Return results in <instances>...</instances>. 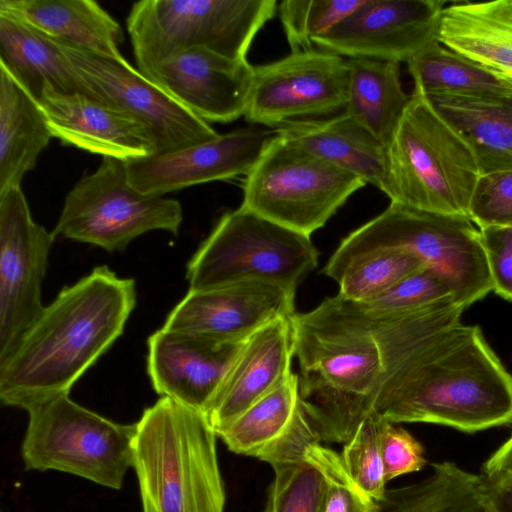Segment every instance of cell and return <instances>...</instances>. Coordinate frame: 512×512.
<instances>
[{
    "mask_svg": "<svg viewBox=\"0 0 512 512\" xmlns=\"http://www.w3.org/2000/svg\"><path fill=\"white\" fill-rule=\"evenodd\" d=\"M427 97L470 146L481 176L512 171V94Z\"/></svg>",
    "mask_w": 512,
    "mask_h": 512,
    "instance_id": "cell-25",
    "label": "cell"
},
{
    "mask_svg": "<svg viewBox=\"0 0 512 512\" xmlns=\"http://www.w3.org/2000/svg\"><path fill=\"white\" fill-rule=\"evenodd\" d=\"M348 96L343 112L387 149L408 106L399 63L348 58Z\"/></svg>",
    "mask_w": 512,
    "mask_h": 512,
    "instance_id": "cell-27",
    "label": "cell"
},
{
    "mask_svg": "<svg viewBox=\"0 0 512 512\" xmlns=\"http://www.w3.org/2000/svg\"><path fill=\"white\" fill-rule=\"evenodd\" d=\"M348 84L347 60L342 56L321 49L291 52L254 67L244 117L276 128L344 110Z\"/></svg>",
    "mask_w": 512,
    "mask_h": 512,
    "instance_id": "cell-13",
    "label": "cell"
},
{
    "mask_svg": "<svg viewBox=\"0 0 512 512\" xmlns=\"http://www.w3.org/2000/svg\"><path fill=\"white\" fill-rule=\"evenodd\" d=\"M366 184L277 133L245 177L241 206L310 236Z\"/></svg>",
    "mask_w": 512,
    "mask_h": 512,
    "instance_id": "cell-10",
    "label": "cell"
},
{
    "mask_svg": "<svg viewBox=\"0 0 512 512\" xmlns=\"http://www.w3.org/2000/svg\"><path fill=\"white\" fill-rule=\"evenodd\" d=\"M313 156L385 189L387 149L344 112L328 119H302L275 128Z\"/></svg>",
    "mask_w": 512,
    "mask_h": 512,
    "instance_id": "cell-24",
    "label": "cell"
},
{
    "mask_svg": "<svg viewBox=\"0 0 512 512\" xmlns=\"http://www.w3.org/2000/svg\"><path fill=\"white\" fill-rule=\"evenodd\" d=\"M136 284L107 265L62 288L0 361V401L28 410L69 394L122 335Z\"/></svg>",
    "mask_w": 512,
    "mask_h": 512,
    "instance_id": "cell-1",
    "label": "cell"
},
{
    "mask_svg": "<svg viewBox=\"0 0 512 512\" xmlns=\"http://www.w3.org/2000/svg\"><path fill=\"white\" fill-rule=\"evenodd\" d=\"M135 427L132 468L143 512H224L218 436L202 413L160 397Z\"/></svg>",
    "mask_w": 512,
    "mask_h": 512,
    "instance_id": "cell-4",
    "label": "cell"
},
{
    "mask_svg": "<svg viewBox=\"0 0 512 512\" xmlns=\"http://www.w3.org/2000/svg\"><path fill=\"white\" fill-rule=\"evenodd\" d=\"M414 89L424 95L500 96L512 88L438 41L407 62Z\"/></svg>",
    "mask_w": 512,
    "mask_h": 512,
    "instance_id": "cell-31",
    "label": "cell"
},
{
    "mask_svg": "<svg viewBox=\"0 0 512 512\" xmlns=\"http://www.w3.org/2000/svg\"><path fill=\"white\" fill-rule=\"evenodd\" d=\"M5 13L69 46L122 58L120 24L94 0H0Z\"/></svg>",
    "mask_w": 512,
    "mask_h": 512,
    "instance_id": "cell-23",
    "label": "cell"
},
{
    "mask_svg": "<svg viewBox=\"0 0 512 512\" xmlns=\"http://www.w3.org/2000/svg\"><path fill=\"white\" fill-rule=\"evenodd\" d=\"M51 138L39 103L0 66V193L20 187Z\"/></svg>",
    "mask_w": 512,
    "mask_h": 512,
    "instance_id": "cell-26",
    "label": "cell"
},
{
    "mask_svg": "<svg viewBox=\"0 0 512 512\" xmlns=\"http://www.w3.org/2000/svg\"><path fill=\"white\" fill-rule=\"evenodd\" d=\"M437 39L512 88V0L445 6Z\"/></svg>",
    "mask_w": 512,
    "mask_h": 512,
    "instance_id": "cell-22",
    "label": "cell"
},
{
    "mask_svg": "<svg viewBox=\"0 0 512 512\" xmlns=\"http://www.w3.org/2000/svg\"><path fill=\"white\" fill-rule=\"evenodd\" d=\"M55 238L33 220L21 187L0 193V361L44 308L42 283Z\"/></svg>",
    "mask_w": 512,
    "mask_h": 512,
    "instance_id": "cell-14",
    "label": "cell"
},
{
    "mask_svg": "<svg viewBox=\"0 0 512 512\" xmlns=\"http://www.w3.org/2000/svg\"><path fill=\"white\" fill-rule=\"evenodd\" d=\"M512 473V435L484 463L483 472Z\"/></svg>",
    "mask_w": 512,
    "mask_h": 512,
    "instance_id": "cell-42",
    "label": "cell"
},
{
    "mask_svg": "<svg viewBox=\"0 0 512 512\" xmlns=\"http://www.w3.org/2000/svg\"><path fill=\"white\" fill-rule=\"evenodd\" d=\"M299 406V378L292 372L219 431L217 436L230 451L257 457L288 429Z\"/></svg>",
    "mask_w": 512,
    "mask_h": 512,
    "instance_id": "cell-30",
    "label": "cell"
},
{
    "mask_svg": "<svg viewBox=\"0 0 512 512\" xmlns=\"http://www.w3.org/2000/svg\"><path fill=\"white\" fill-rule=\"evenodd\" d=\"M277 136L274 129L242 128L176 150L125 161L128 180L143 194L163 196L215 180L247 175Z\"/></svg>",
    "mask_w": 512,
    "mask_h": 512,
    "instance_id": "cell-16",
    "label": "cell"
},
{
    "mask_svg": "<svg viewBox=\"0 0 512 512\" xmlns=\"http://www.w3.org/2000/svg\"><path fill=\"white\" fill-rule=\"evenodd\" d=\"M275 0H141L126 19L137 69L185 49L246 59L254 37L277 13Z\"/></svg>",
    "mask_w": 512,
    "mask_h": 512,
    "instance_id": "cell-8",
    "label": "cell"
},
{
    "mask_svg": "<svg viewBox=\"0 0 512 512\" xmlns=\"http://www.w3.org/2000/svg\"><path fill=\"white\" fill-rule=\"evenodd\" d=\"M391 423L422 422L473 433L512 422V375L479 326L434 336L383 382L374 411Z\"/></svg>",
    "mask_w": 512,
    "mask_h": 512,
    "instance_id": "cell-2",
    "label": "cell"
},
{
    "mask_svg": "<svg viewBox=\"0 0 512 512\" xmlns=\"http://www.w3.org/2000/svg\"><path fill=\"white\" fill-rule=\"evenodd\" d=\"M375 249L415 255L444 277L467 307L493 291L480 230L467 216L390 202L382 213L345 237L329 260L341 261Z\"/></svg>",
    "mask_w": 512,
    "mask_h": 512,
    "instance_id": "cell-6",
    "label": "cell"
},
{
    "mask_svg": "<svg viewBox=\"0 0 512 512\" xmlns=\"http://www.w3.org/2000/svg\"><path fill=\"white\" fill-rule=\"evenodd\" d=\"M254 66L204 48L178 51L139 70L207 123L244 116Z\"/></svg>",
    "mask_w": 512,
    "mask_h": 512,
    "instance_id": "cell-18",
    "label": "cell"
},
{
    "mask_svg": "<svg viewBox=\"0 0 512 512\" xmlns=\"http://www.w3.org/2000/svg\"><path fill=\"white\" fill-rule=\"evenodd\" d=\"M318 265L310 236L240 206L226 212L187 264L189 290L249 281L295 290Z\"/></svg>",
    "mask_w": 512,
    "mask_h": 512,
    "instance_id": "cell-7",
    "label": "cell"
},
{
    "mask_svg": "<svg viewBox=\"0 0 512 512\" xmlns=\"http://www.w3.org/2000/svg\"><path fill=\"white\" fill-rule=\"evenodd\" d=\"M39 105L53 137L64 144L124 162L157 152L143 123L82 93L46 88Z\"/></svg>",
    "mask_w": 512,
    "mask_h": 512,
    "instance_id": "cell-21",
    "label": "cell"
},
{
    "mask_svg": "<svg viewBox=\"0 0 512 512\" xmlns=\"http://www.w3.org/2000/svg\"><path fill=\"white\" fill-rule=\"evenodd\" d=\"M272 468L274 479L264 512H319L323 479L304 457Z\"/></svg>",
    "mask_w": 512,
    "mask_h": 512,
    "instance_id": "cell-36",
    "label": "cell"
},
{
    "mask_svg": "<svg viewBox=\"0 0 512 512\" xmlns=\"http://www.w3.org/2000/svg\"><path fill=\"white\" fill-rule=\"evenodd\" d=\"M481 172L463 137L417 89L387 147L384 193L414 209L467 216Z\"/></svg>",
    "mask_w": 512,
    "mask_h": 512,
    "instance_id": "cell-5",
    "label": "cell"
},
{
    "mask_svg": "<svg viewBox=\"0 0 512 512\" xmlns=\"http://www.w3.org/2000/svg\"><path fill=\"white\" fill-rule=\"evenodd\" d=\"M424 267L425 263L411 253L375 249L341 261L328 260L322 272L338 283L337 295L363 303Z\"/></svg>",
    "mask_w": 512,
    "mask_h": 512,
    "instance_id": "cell-32",
    "label": "cell"
},
{
    "mask_svg": "<svg viewBox=\"0 0 512 512\" xmlns=\"http://www.w3.org/2000/svg\"><path fill=\"white\" fill-rule=\"evenodd\" d=\"M295 327L302 407L322 441L346 443L374 411L384 376L380 346L337 294L296 313Z\"/></svg>",
    "mask_w": 512,
    "mask_h": 512,
    "instance_id": "cell-3",
    "label": "cell"
},
{
    "mask_svg": "<svg viewBox=\"0 0 512 512\" xmlns=\"http://www.w3.org/2000/svg\"><path fill=\"white\" fill-rule=\"evenodd\" d=\"M445 2L364 0L313 44L339 56L407 63L438 41Z\"/></svg>",
    "mask_w": 512,
    "mask_h": 512,
    "instance_id": "cell-15",
    "label": "cell"
},
{
    "mask_svg": "<svg viewBox=\"0 0 512 512\" xmlns=\"http://www.w3.org/2000/svg\"><path fill=\"white\" fill-rule=\"evenodd\" d=\"M449 300L459 302L453 286L432 269L424 267L366 302H349L365 317L378 318L416 311Z\"/></svg>",
    "mask_w": 512,
    "mask_h": 512,
    "instance_id": "cell-33",
    "label": "cell"
},
{
    "mask_svg": "<svg viewBox=\"0 0 512 512\" xmlns=\"http://www.w3.org/2000/svg\"><path fill=\"white\" fill-rule=\"evenodd\" d=\"M241 343L221 344L163 328L147 340V373L153 389L204 416Z\"/></svg>",
    "mask_w": 512,
    "mask_h": 512,
    "instance_id": "cell-19",
    "label": "cell"
},
{
    "mask_svg": "<svg viewBox=\"0 0 512 512\" xmlns=\"http://www.w3.org/2000/svg\"><path fill=\"white\" fill-rule=\"evenodd\" d=\"M295 315L272 320L242 343L205 414L216 435L293 372Z\"/></svg>",
    "mask_w": 512,
    "mask_h": 512,
    "instance_id": "cell-20",
    "label": "cell"
},
{
    "mask_svg": "<svg viewBox=\"0 0 512 512\" xmlns=\"http://www.w3.org/2000/svg\"><path fill=\"white\" fill-rule=\"evenodd\" d=\"M304 458L323 479L319 512H380L379 502L353 480L336 451L314 442L305 448Z\"/></svg>",
    "mask_w": 512,
    "mask_h": 512,
    "instance_id": "cell-34",
    "label": "cell"
},
{
    "mask_svg": "<svg viewBox=\"0 0 512 512\" xmlns=\"http://www.w3.org/2000/svg\"><path fill=\"white\" fill-rule=\"evenodd\" d=\"M468 217L479 229L493 226L512 228V171L480 177Z\"/></svg>",
    "mask_w": 512,
    "mask_h": 512,
    "instance_id": "cell-38",
    "label": "cell"
},
{
    "mask_svg": "<svg viewBox=\"0 0 512 512\" xmlns=\"http://www.w3.org/2000/svg\"><path fill=\"white\" fill-rule=\"evenodd\" d=\"M364 0H285L278 14L291 52L311 50L313 40L349 15Z\"/></svg>",
    "mask_w": 512,
    "mask_h": 512,
    "instance_id": "cell-35",
    "label": "cell"
},
{
    "mask_svg": "<svg viewBox=\"0 0 512 512\" xmlns=\"http://www.w3.org/2000/svg\"><path fill=\"white\" fill-rule=\"evenodd\" d=\"M26 470H56L120 489L132 467L134 424L109 420L63 394L27 410Z\"/></svg>",
    "mask_w": 512,
    "mask_h": 512,
    "instance_id": "cell-9",
    "label": "cell"
},
{
    "mask_svg": "<svg viewBox=\"0 0 512 512\" xmlns=\"http://www.w3.org/2000/svg\"><path fill=\"white\" fill-rule=\"evenodd\" d=\"M479 484V475L455 463H433L426 478L386 491L380 512H485Z\"/></svg>",
    "mask_w": 512,
    "mask_h": 512,
    "instance_id": "cell-29",
    "label": "cell"
},
{
    "mask_svg": "<svg viewBox=\"0 0 512 512\" xmlns=\"http://www.w3.org/2000/svg\"><path fill=\"white\" fill-rule=\"evenodd\" d=\"M379 445L386 482L417 472L427 463L423 446L404 428L380 416Z\"/></svg>",
    "mask_w": 512,
    "mask_h": 512,
    "instance_id": "cell-39",
    "label": "cell"
},
{
    "mask_svg": "<svg viewBox=\"0 0 512 512\" xmlns=\"http://www.w3.org/2000/svg\"><path fill=\"white\" fill-rule=\"evenodd\" d=\"M380 415L372 412L344 443L342 461L353 480L377 502L386 495V479L379 445Z\"/></svg>",
    "mask_w": 512,
    "mask_h": 512,
    "instance_id": "cell-37",
    "label": "cell"
},
{
    "mask_svg": "<svg viewBox=\"0 0 512 512\" xmlns=\"http://www.w3.org/2000/svg\"><path fill=\"white\" fill-rule=\"evenodd\" d=\"M0 66L38 103L43 91L81 93L56 41L0 13Z\"/></svg>",
    "mask_w": 512,
    "mask_h": 512,
    "instance_id": "cell-28",
    "label": "cell"
},
{
    "mask_svg": "<svg viewBox=\"0 0 512 512\" xmlns=\"http://www.w3.org/2000/svg\"><path fill=\"white\" fill-rule=\"evenodd\" d=\"M493 291L512 300V228H480Z\"/></svg>",
    "mask_w": 512,
    "mask_h": 512,
    "instance_id": "cell-40",
    "label": "cell"
},
{
    "mask_svg": "<svg viewBox=\"0 0 512 512\" xmlns=\"http://www.w3.org/2000/svg\"><path fill=\"white\" fill-rule=\"evenodd\" d=\"M56 43L80 92L143 123L155 140L156 153L218 135L209 123L151 82L124 57H107Z\"/></svg>",
    "mask_w": 512,
    "mask_h": 512,
    "instance_id": "cell-12",
    "label": "cell"
},
{
    "mask_svg": "<svg viewBox=\"0 0 512 512\" xmlns=\"http://www.w3.org/2000/svg\"><path fill=\"white\" fill-rule=\"evenodd\" d=\"M479 480L485 512H512V473L482 472Z\"/></svg>",
    "mask_w": 512,
    "mask_h": 512,
    "instance_id": "cell-41",
    "label": "cell"
},
{
    "mask_svg": "<svg viewBox=\"0 0 512 512\" xmlns=\"http://www.w3.org/2000/svg\"><path fill=\"white\" fill-rule=\"evenodd\" d=\"M182 220L179 201L141 193L129 182L124 161L102 157L66 195L52 233L113 253L149 231L177 235Z\"/></svg>",
    "mask_w": 512,
    "mask_h": 512,
    "instance_id": "cell-11",
    "label": "cell"
},
{
    "mask_svg": "<svg viewBox=\"0 0 512 512\" xmlns=\"http://www.w3.org/2000/svg\"><path fill=\"white\" fill-rule=\"evenodd\" d=\"M295 292L262 281L189 290L162 328L221 344L241 343L272 320L296 314Z\"/></svg>",
    "mask_w": 512,
    "mask_h": 512,
    "instance_id": "cell-17",
    "label": "cell"
}]
</instances>
